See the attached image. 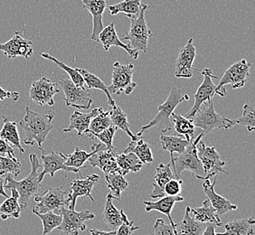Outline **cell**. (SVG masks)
<instances>
[{"label":"cell","instance_id":"11a10c76","mask_svg":"<svg viewBox=\"0 0 255 235\" xmlns=\"http://www.w3.org/2000/svg\"><path fill=\"white\" fill-rule=\"evenodd\" d=\"M5 179L2 177V176H0V195L1 196H5V197H8V196L6 195V193L5 192Z\"/></svg>","mask_w":255,"mask_h":235},{"label":"cell","instance_id":"e0dca14e","mask_svg":"<svg viewBox=\"0 0 255 235\" xmlns=\"http://www.w3.org/2000/svg\"><path fill=\"white\" fill-rule=\"evenodd\" d=\"M42 151V160H43V171L38 175V182L41 183L44 179L46 174H49L51 177H54V174L59 170H64L65 172L64 178L67 176V173L72 172L75 174H80V169L75 167H67L65 165L66 157L61 152L50 151L48 154H45L43 149Z\"/></svg>","mask_w":255,"mask_h":235},{"label":"cell","instance_id":"74e56055","mask_svg":"<svg viewBox=\"0 0 255 235\" xmlns=\"http://www.w3.org/2000/svg\"><path fill=\"white\" fill-rule=\"evenodd\" d=\"M134 153L143 164H148L153 162V155L151 148L147 143L145 142L142 138H139L136 141L131 140L128 143L127 148L123 150V153Z\"/></svg>","mask_w":255,"mask_h":235},{"label":"cell","instance_id":"d590c367","mask_svg":"<svg viewBox=\"0 0 255 235\" xmlns=\"http://www.w3.org/2000/svg\"><path fill=\"white\" fill-rule=\"evenodd\" d=\"M79 73L81 74V75L83 76V78L84 80V83L85 85L87 86L86 88L90 90V89H98L103 91V93L106 94L107 98H108V104L110 106V108H113L116 106L115 102L112 97V94L109 93L108 86H106L105 84L103 83V81L101 79L99 78L97 75L90 73L88 71L84 70V69L77 68Z\"/></svg>","mask_w":255,"mask_h":235},{"label":"cell","instance_id":"f907efd6","mask_svg":"<svg viewBox=\"0 0 255 235\" xmlns=\"http://www.w3.org/2000/svg\"><path fill=\"white\" fill-rule=\"evenodd\" d=\"M0 156H3V157L7 156L10 158L15 157L14 148L10 146L7 141H5V139L1 137H0Z\"/></svg>","mask_w":255,"mask_h":235},{"label":"cell","instance_id":"5bb4252c","mask_svg":"<svg viewBox=\"0 0 255 235\" xmlns=\"http://www.w3.org/2000/svg\"><path fill=\"white\" fill-rule=\"evenodd\" d=\"M200 74L204 76V80L201 85L198 87L196 93L194 95L195 103L191 110L186 114L185 117L189 119H192L195 116L198 110L201 108L204 104L212 101V98L215 94L216 85L214 84L213 79H218L216 75H213L211 69L205 68Z\"/></svg>","mask_w":255,"mask_h":235},{"label":"cell","instance_id":"9c48e42d","mask_svg":"<svg viewBox=\"0 0 255 235\" xmlns=\"http://www.w3.org/2000/svg\"><path fill=\"white\" fill-rule=\"evenodd\" d=\"M59 85L64 93V97L63 100L67 107L87 110L92 106L93 99L86 87H79L71 80L66 79L60 80Z\"/></svg>","mask_w":255,"mask_h":235},{"label":"cell","instance_id":"3957f363","mask_svg":"<svg viewBox=\"0 0 255 235\" xmlns=\"http://www.w3.org/2000/svg\"><path fill=\"white\" fill-rule=\"evenodd\" d=\"M189 97L187 94H183L182 91L177 87H172L170 93L167 96L166 102L157 107V115L153 118L147 125L143 126L141 129L137 133V137H141L144 132L149 128L157 127L161 133L167 132L172 129V123L170 120L172 113L177 108V105L184 101H187Z\"/></svg>","mask_w":255,"mask_h":235},{"label":"cell","instance_id":"83f0119b","mask_svg":"<svg viewBox=\"0 0 255 235\" xmlns=\"http://www.w3.org/2000/svg\"><path fill=\"white\" fill-rule=\"evenodd\" d=\"M255 225L254 217L231 221L225 225L226 231L221 234H216V235H254Z\"/></svg>","mask_w":255,"mask_h":235},{"label":"cell","instance_id":"484cf974","mask_svg":"<svg viewBox=\"0 0 255 235\" xmlns=\"http://www.w3.org/2000/svg\"><path fill=\"white\" fill-rule=\"evenodd\" d=\"M113 199H116V198L111 193L106 196V203L103 211V220L109 228H111L113 231H116L123 225L124 220L127 219V216L124 214L123 210L119 211L114 206L113 203Z\"/></svg>","mask_w":255,"mask_h":235},{"label":"cell","instance_id":"816d5d0a","mask_svg":"<svg viewBox=\"0 0 255 235\" xmlns=\"http://www.w3.org/2000/svg\"><path fill=\"white\" fill-rule=\"evenodd\" d=\"M5 99H11L12 101L16 102L19 99V93L16 92H8L0 87V102L4 101Z\"/></svg>","mask_w":255,"mask_h":235},{"label":"cell","instance_id":"8992f818","mask_svg":"<svg viewBox=\"0 0 255 235\" xmlns=\"http://www.w3.org/2000/svg\"><path fill=\"white\" fill-rule=\"evenodd\" d=\"M204 105V108L199 109L192 118L195 127L201 128L204 135L211 132L216 128H224L227 130L236 125L235 120L224 117L221 113H216L212 101Z\"/></svg>","mask_w":255,"mask_h":235},{"label":"cell","instance_id":"7c38bea8","mask_svg":"<svg viewBox=\"0 0 255 235\" xmlns=\"http://www.w3.org/2000/svg\"><path fill=\"white\" fill-rule=\"evenodd\" d=\"M62 188L63 186L48 188L42 195L34 196V200L36 206L33 207L32 212L44 214L50 211H59L63 206L68 207V201L66 198L68 191H64Z\"/></svg>","mask_w":255,"mask_h":235},{"label":"cell","instance_id":"b9f144b4","mask_svg":"<svg viewBox=\"0 0 255 235\" xmlns=\"http://www.w3.org/2000/svg\"><path fill=\"white\" fill-rule=\"evenodd\" d=\"M41 56L44 59L52 61V62L56 64L59 68L64 70V72L67 73V74L70 76V80H71L75 85H77L79 87H85V83H84V78H83V76L81 75V74L79 73L77 68L74 69L72 68V67H70L67 64H65L64 63H63V62L59 61V60H57V59L54 57L53 55L47 54V53H41Z\"/></svg>","mask_w":255,"mask_h":235},{"label":"cell","instance_id":"4fadbf2b","mask_svg":"<svg viewBox=\"0 0 255 235\" xmlns=\"http://www.w3.org/2000/svg\"><path fill=\"white\" fill-rule=\"evenodd\" d=\"M100 176L96 174H93L85 177H80V174H77V178L71 183V187L68 190L67 201L68 209L75 210V205L78 197H89L91 201L94 202V198L92 196V191L94 185L98 184Z\"/></svg>","mask_w":255,"mask_h":235},{"label":"cell","instance_id":"ac0fdd59","mask_svg":"<svg viewBox=\"0 0 255 235\" xmlns=\"http://www.w3.org/2000/svg\"><path fill=\"white\" fill-rule=\"evenodd\" d=\"M196 57V46L193 44V39L190 38L177 55L175 64V76L177 78H191L194 72H197L194 67Z\"/></svg>","mask_w":255,"mask_h":235},{"label":"cell","instance_id":"f5cc1de1","mask_svg":"<svg viewBox=\"0 0 255 235\" xmlns=\"http://www.w3.org/2000/svg\"><path fill=\"white\" fill-rule=\"evenodd\" d=\"M216 226L215 224L206 223V229L203 232L201 235H216Z\"/></svg>","mask_w":255,"mask_h":235},{"label":"cell","instance_id":"7bdbcfd3","mask_svg":"<svg viewBox=\"0 0 255 235\" xmlns=\"http://www.w3.org/2000/svg\"><path fill=\"white\" fill-rule=\"evenodd\" d=\"M34 215L39 217L42 224H43V234L42 235H46L50 234L52 231L57 228L62 224L63 216L61 214H54L53 211H50L44 214L34 213Z\"/></svg>","mask_w":255,"mask_h":235},{"label":"cell","instance_id":"d4e9b609","mask_svg":"<svg viewBox=\"0 0 255 235\" xmlns=\"http://www.w3.org/2000/svg\"><path fill=\"white\" fill-rule=\"evenodd\" d=\"M184 201V197L179 196H165L160 198V200L157 202L144 201L143 205L145 206V211L146 212H151V211H157L161 213L163 215L167 216L170 223V226L173 227L175 231L176 224L172 219L171 212L174 206L178 203V202Z\"/></svg>","mask_w":255,"mask_h":235},{"label":"cell","instance_id":"1f68e13d","mask_svg":"<svg viewBox=\"0 0 255 235\" xmlns=\"http://www.w3.org/2000/svg\"><path fill=\"white\" fill-rule=\"evenodd\" d=\"M190 141L191 140H187V138L183 136L165 135L164 133L160 135L162 149L169 152L171 158L174 157L173 154L175 152L177 154H180L182 152L185 151Z\"/></svg>","mask_w":255,"mask_h":235},{"label":"cell","instance_id":"ab89813d","mask_svg":"<svg viewBox=\"0 0 255 235\" xmlns=\"http://www.w3.org/2000/svg\"><path fill=\"white\" fill-rule=\"evenodd\" d=\"M172 121L174 123L175 131L183 137H186L187 140H192L194 138V133L196 127L192 119L183 117L177 113H172Z\"/></svg>","mask_w":255,"mask_h":235},{"label":"cell","instance_id":"8fae6325","mask_svg":"<svg viewBox=\"0 0 255 235\" xmlns=\"http://www.w3.org/2000/svg\"><path fill=\"white\" fill-rule=\"evenodd\" d=\"M197 156L201 161L202 167L205 174V178H211L220 173L229 175L224 169L226 162L222 160L220 155L215 147H206L204 141L200 140L197 144Z\"/></svg>","mask_w":255,"mask_h":235},{"label":"cell","instance_id":"d6a6232c","mask_svg":"<svg viewBox=\"0 0 255 235\" xmlns=\"http://www.w3.org/2000/svg\"><path fill=\"white\" fill-rule=\"evenodd\" d=\"M0 137L5 139V141L11 143L14 147H17L21 155L25 152V149L20 143L19 133L17 130L16 122L11 120L6 116H3V127L0 130Z\"/></svg>","mask_w":255,"mask_h":235},{"label":"cell","instance_id":"db71d44e","mask_svg":"<svg viewBox=\"0 0 255 235\" xmlns=\"http://www.w3.org/2000/svg\"><path fill=\"white\" fill-rule=\"evenodd\" d=\"M91 235H116V231L112 232H105V231L97 230V229H91L90 230Z\"/></svg>","mask_w":255,"mask_h":235},{"label":"cell","instance_id":"9a60e30c","mask_svg":"<svg viewBox=\"0 0 255 235\" xmlns=\"http://www.w3.org/2000/svg\"><path fill=\"white\" fill-rule=\"evenodd\" d=\"M59 92L57 84L46 77H42L39 80H35L31 84L29 98L40 106H53L54 104V95Z\"/></svg>","mask_w":255,"mask_h":235},{"label":"cell","instance_id":"7a4b0ae2","mask_svg":"<svg viewBox=\"0 0 255 235\" xmlns=\"http://www.w3.org/2000/svg\"><path fill=\"white\" fill-rule=\"evenodd\" d=\"M31 172L29 175L22 179L21 181H16L15 177L11 174L5 175V186L6 189H15L19 195V205L22 211L25 210L28 206V201L32 196H37L41 183L38 182V172L37 170L42 167V165L38 161L37 155L32 153L29 155Z\"/></svg>","mask_w":255,"mask_h":235},{"label":"cell","instance_id":"681fc988","mask_svg":"<svg viewBox=\"0 0 255 235\" xmlns=\"http://www.w3.org/2000/svg\"><path fill=\"white\" fill-rule=\"evenodd\" d=\"M133 221H128L125 219L123 225L120 226L118 230L116 231V235H133L134 232L138 229L137 226H134Z\"/></svg>","mask_w":255,"mask_h":235},{"label":"cell","instance_id":"44dd1931","mask_svg":"<svg viewBox=\"0 0 255 235\" xmlns=\"http://www.w3.org/2000/svg\"><path fill=\"white\" fill-rule=\"evenodd\" d=\"M203 181H204V183H203L204 192L207 196V199L210 202L212 206L216 209L218 216H223L226 213H229V212L237 209V206L232 204L229 200H227L225 197L216 194V191H215V186L216 184V176H215L213 183L210 181V178H205Z\"/></svg>","mask_w":255,"mask_h":235},{"label":"cell","instance_id":"7402d4cb","mask_svg":"<svg viewBox=\"0 0 255 235\" xmlns=\"http://www.w3.org/2000/svg\"><path fill=\"white\" fill-rule=\"evenodd\" d=\"M98 42L103 44V48L105 51H109L112 46H116L125 50L128 54L135 60L138 57L139 52L130 49L128 46V44H124L123 41L119 38L118 34L115 29L114 22L103 28V31L99 34Z\"/></svg>","mask_w":255,"mask_h":235},{"label":"cell","instance_id":"ffe728a7","mask_svg":"<svg viewBox=\"0 0 255 235\" xmlns=\"http://www.w3.org/2000/svg\"><path fill=\"white\" fill-rule=\"evenodd\" d=\"M83 8L93 16V31L90 39L98 42V36L103 28V13L107 7L106 0H81Z\"/></svg>","mask_w":255,"mask_h":235},{"label":"cell","instance_id":"cb8c5ba5","mask_svg":"<svg viewBox=\"0 0 255 235\" xmlns=\"http://www.w3.org/2000/svg\"><path fill=\"white\" fill-rule=\"evenodd\" d=\"M176 176L171 170V164H163L160 163L156 169V175L153 182V191L149 197L152 199L161 198L166 196L165 194V186L167 182L175 178Z\"/></svg>","mask_w":255,"mask_h":235},{"label":"cell","instance_id":"bcb514c9","mask_svg":"<svg viewBox=\"0 0 255 235\" xmlns=\"http://www.w3.org/2000/svg\"><path fill=\"white\" fill-rule=\"evenodd\" d=\"M116 130H117V127L112 125L105 130L94 135V138H98L99 140H101L102 143L105 145L107 149H115V147H113V141Z\"/></svg>","mask_w":255,"mask_h":235},{"label":"cell","instance_id":"ee69618b","mask_svg":"<svg viewBox=\"0 0 255 235\" xmlns=\"http://www.w3.org/2000/svg\"><path fill=\"white\" fill-rule=\"evenodd\" d=\"M255 106L252 103H246L243 107V113L238 119L235 120L236 124L243 125L248 131H254L255 128Z\"/></svg>","mask_w":255,"mask_h":235},{"label":"cell","instance_id":"6da1fadb","mask_svg":"<svg viewBox=\"0 0 255 235\" xmlns=\"http://www.w3.org/2000/svg\"><path fill=\"white\" fill-rule=\"evenodd\" d=\"M54 118L53 113L47 114L34 113L26 106L25 116L19 122L20 127L25 133L24 143L25 145L33 146L36 143L41 150L47 135L54 127L52 124Z\"/></svg>","mask_w":255,"mask_h":235},{"label":"cell","instance_id":"c3c4849f","mask_svg":"<svg viewBox=\"0 0 255 235\" xmlns=\"http://www.w3.org/2000/svg\"><path fill=\"white\" fill-rule=\"evenodd\" d=\"M182 184L183 180L180 178H173L167 182L165 186V194L166 196H179L182 190Z\"/></svg>","mask_w":255,"mask_h":235},{"label":"cell","instance_id":"52a82bcc","mask_svg":"<svg viewBox=\"0 0 255 235\" xmlns=\"http://www.w3.org/2000/svg\"><path fill=\"white\" fill-rule=\"evenodd\" d=\"M252 63L246 59H242L236 62V64L231 65L226 70L223 77L220 79L219 84L215 90V94L221 97L226 95V85H231V89H239L244 87L247 83L248 77L250 75V69Z\"/></svg>","mask_w":255,"mask_h":235},{"label":"cell","instance_id":"836d02e7","mask_svg":"<svg viewBox=\"0 0 255 235\" xmlns=\"http://www.w3.org/2000/svg\"><path fill=\"white\" fill-rule=\"evenodd\" d=\"M141 9L140 0H123L115 5H110L109 12L112 15L123 13L128 18H136Z\"/></svg>","mask_w":255,"mask_h":235},{"label":"cell","instance_id":"e575fe53","mask_svg":"<svg viewBox=\"0 0 255 235\" xmlns=\"http://www.w3.org/2000/svg\"><path fill=\"white\" fill-rule=\"evenodd\" d=\"M116 161L123 176H126L129 172H138L142 168V162L132 152L117 154Z\"/></svg>","mask_w":255,"mask_h":235},{"label":"cell","instance_id":"f6af8a7d","mask_svg":"<svg viewBox=\"0 0 255 235\" xmlns=\"http://www.w3.org/2000/svg\"><path fill=\"white\" fill-rule=\"evenodd\" d=\"M21 172V163L17 158L0 156V176L11 174L14 177L18 176Z\"/></svg>","mask_w":255,"mask_h":235},{"label":"cell","instance_id":"f1b7e54d","mask_svg":"<svg viewBox=\"0 0 255 235\" xmlns=\"http://www.w3.org/2000/svg\"><path fill=\"white\" fill-rule=\"evenodd\" d=\"M190 213L193 215V218L200 223H212L216 226H223L220 217L217 215L216 209L212 206L208 199L203 202L201 207L190 208Z\"/></svg>","mask_w":255,"mask_h":235},{"label":"cell","instance_id":"f35d334b","mask_svg":"<svg viewBox=\"0 0 255 235\" xmlns=\"http://www.w3.org/2000/svg\"><path fill=\"white\" fill-rule=\"evenodd\" d=\"M110 112V117L112 119V123L113 126L121 128L124 132L127 134L128 137L131 138V140L136 141L137 139H139V137H137V135H134L130 128H129V124L128 121L127 114L124 113L122 109L118 107L117 105L113 108H111L109 111Z\"/></svg>","mask_w":255,"mask_h":235},{"label":"cell","instance_id":"ba28073f","mask_svg":"<svg viewBox=\"0 0 255 235\" xmlns=\"http://www.w3.org/2000/svg\"><path fill=\"white\" fill-rule=\"evenodd\" d=\"M134 64H122L116 62L113 64L112 84L108 86L109 93L111 94L125 93L129 95L136 88L137 84L133 82Z\"/></svg>","mask_w":255,"mask_h":235},{"label":"cell","instance_id":"7dc6e473","mask_svg":"<svg viewBox=\"0 0 255 235\" xmlns=\"http://www.w3.org/2000/svg\"><path fill=\"white\" fill-rule=\"evenodd\" d=\"M153 233L154 235H177L170 224H165L162 218H157L153 226Z\"/></svg>","mask_w":255,"mask_h":235},{"label":"cell","instance_id":"5b68a950","mask_svg":"<svg viewBox=\"0 0 255 235\" xmlns=\"http://www.w3.org/2000/svg\"><path fill=\"white\" fill-rule=\"evenodd\" d=\"M148 5L145 3L141 4V9L139 15L136 18H129L130 26L127 34L123 36V40L128 42V46L134 51H142L143 53H147L148 40L151 38L152 33L148 29L147 22L145 19L146 13Z\"/></svg>","mask_w":255,"mask_h":235},{"label":"cell","instance_id":"f546056e","mask_svg":"<svg viewBox=\"0 0 255 235\" xmlns=\"http://www.w3.org/2000/svg\"><path fill=\"white\" fill-rule=\"evenodd\" d=\"M91 148H92V152L88 153L80 147H76L74 153H72L71 155H65V157H66L65 165L67 167H75V168H78L81 170L82 168L86 167H84V163L87 162L90 157L94 153L103 149V148H106V147L103 143H97V144H94Z\"/></svg>","mask_w":255,"mask_h":235},{"label":"cell","instance_id":"277c9868","mask_svg":"<svg viewBox=\"0 0 255 235\" xmlns=\"http://www.w3.org/2000/svg\"><path fill=\"white\" fill-rule=\"evenodd\" d=\"M204 133L202 132L194 139H192L189 145L187 146L185 151L178 154L177 157L171 158V164L174 167L176 178H180V175L183 171L187 170L191 172L192 175L197 179L204 180L205 174L202 167L201 161L197 156V144L204 137Z\"/></svg>","mask_w":255,"mask_h":235},{"label":"cell","instance_id":"8d00e7d4","mask_svg":"<svg viewBox=\"0 0 255 235\" xmlns=\"http://www.w3.org/2000/svg\"><path fill=\"white\" fill-rule=\"evenodd\" d=\"M112 125L113 123L110 117V112H104L103 110L91 120L88 129L84 132V137L94 138V135L102 132Z\"/></svg>","mask_w":255,"mask_h":235},{"label":"cell","instance_id":"60d3db41","mask_svg":"<svg viewBox=\"0 0 255 235\" xmlns=\"http://www.w3.org/2000/svg\"><path fill=\"white\" fill-rule=\"evenodd\" d=\"M105 179L107 183V187L112 191L111 194L116 198V200L121 201L122 193L128 190V183L124 176L118 173L107 174L105 175Z\"/></svg>","mask_w":255,"mask_h":235},{"label":"cell","instance_id":"4dcf8cb0","mask_svg":"<svg viewBox=\"0 0 255 235\" xmlns=\"http://www.w3.org/2000/svg\"><path fill=\"white\" fill-rule=\"evenodd\" d=\"M11 196L7 197L6 200L0 205V218L2 220H6L12 217L18 219L22 208L19 205V195L15 189H10Z\"/></svg>","mask_w":255,"mask_h":235},{"label":"cell","instance_id":"603a6c76","mask_svg":"<svg viewBox=\"0 0 255 235\" xmlns=\"http://www.w3.org/2000/svg\"><path fill=\"white\" fill-rule=\"evenodd\" d=\"M103 111V108L94 107L89 113H82L75 111L70 118V125L68 127L63 128L64 132H71L73 130L77 131L79 137H84V132L88 129L91 120L99 113Z\"/></svg>","mask_w":255,"mask_h":235},{"label":"cell","instance_id":"30bf717a","mask_svg":"<svg viewBox=\"0 0 255 235\" xmlns=\"http://www.w3.org/2000/svg\"><path fill=\"white\" fill-rule=\"evenodd\" d=\"M58 214L63 216V221L57 229L68 235H79L81 232H84L86 230L85 222L92 220L95 217L94 214L89 210L75 212L70 210L65 206L60 208Z\"/></svg>","mask_w":255,"mask_h":235},{"label":"cell","instance_id":"d6986e66","mask_svg":"<svg viewBox=\"0 0 255 235\" xmlns=\"http://www.w3.org/2000/svg\"><path fill=\"white\" fill-rule=\"evenodd\" d=\"M116 156H117L116 148L115 149L103 148L94 153L87 161L90 163L92 167L100 168L105 175L114 174V173L121 174V169L116 161Z\"/></svg>","mask_w":255,"mask_h":235},{"label":"cell","instance_id":"4316f807","mask_svg":"<svg viewBox=\"0 0 255 235\" xmlns=\"http://www.w3.org/2000/svg\"><path fill=\"white\" fill-rule=\"evenodd\" d=\"M206 229V224L196 221L190 216V206H187L181 223L176 224L177 235H201Z\"/></svg>","mask_w":255,"mask_h":235},{"label":"cell","instance_id":"2e32d148","mask_svg":"<svg viewBox=\"0 0 255 235\" xmlns=\"http://www.w3.org/2000/svg\"><path fill=\"white\" fill-rule=\"evenodd\" d=\"M23 31H16L5 44H0L2 51L8 59H15L18 56L28 59L34 54L33 43L23 36Z\"/></svg>","mask_w":255,"mask_h":235}]
</instances>
